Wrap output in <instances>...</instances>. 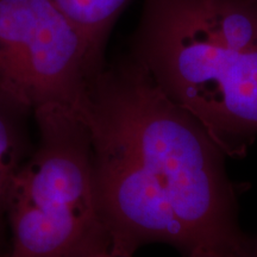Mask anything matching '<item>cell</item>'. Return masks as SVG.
<instances>
[{
    "label": "cell",
    "mask_w": 257,
    "mask_h": 257,
    "mask_svg": "<svg viewBox=\"0 0 257 257\" xmlns=\"http://www.w3.org/2000/svg\"><path fill=\"white\" fill-rule=\"evenodd\" d=\"M82 118L112 251L134 257L150 243L186 257L198 249L242 251L248 237L226 156L130 54L96 75Z\"/></svg>",
    "instance_id": "1"
},
{
    "label": "cell",
    "mask_w": 257,
    "mask_h": 257,
    "mask_svg": "<svg viewBox=\"0 0 257 257\" xmlns=\"http://www.w3.org/2000/svg\"><path fill=\"white\" fill-rule=\"evenodd\" d=\"M131 56L225 156L257 137V49L230 46L186 0H143Z\"/></svg>",
    "instance_id": "2"
},
{
    "label": "cell",
    "mask_w": 257,
    "mask_h": 257,
    "mask_svg": "<svg viewBox=\"0 0 257 257\" xmlns=\"http://www.w3.org/2000/svg\"><path fill=\"white\" fill-rule=\"evenodd\" d=\"M38 144L10 189L5 257H64L111 244L96 194L93 148L80 112L44 106L34 112Z\"/></svg>",
    "instance_id": "3"
},
{
    "label": "cell",
    "mask_w": 257,
    "mask_h": 257,
    "mask_svg": "<svg viewBox=\"0 0 257 257\" xmlns=\"http://www.w3.org/2000/svg\"><path fill=\"white\" fill-rule=\"evenodd\" d=\"M104 66L51 0H0V91L27 110L82 114Z\"/></svg>",
    "instance_id": "4"
},
{
    "label": "cell",
    "mask_w": 257,
    "mask_h": 257,
    "mask_svg": "<svg viewBox=\"0 0 257 257\" xmlns=\"http://www.w3.org/2000/svg\"><path fill=\"white\" fill-rule=\"evenodd\" d=\"M30 111L0 91V250L6 229V207L16 175L30 155L25 118Z\"/></svg>",
    "instance_id": "5"
},
{
    "label": "cell",
    "mask_w": 257,
    "mask_h": 257,
    "mask_svg": "<svg viewBox=\"0 0 257 257\" xmlns=\"http://www.w3.org/2000/svg\"><path fill=\"white\" fill-rule=\"evenodd\" d=\"M87 42L93 56L105 63L110 34L131 0H51Z\"/></svg>",
    "instance_id": "6"
},
{
    "label": "cell",
    "mask_w": 257,
    "mask_h": 257,
    "mask_svg": "<svg viewBox=\"0 0 257 257\" xmlns=\"http://www.w3.org/2000/svg\"><path fill=\"white\" fill-rule=\"evenodd\" d=\"M64 257H128L121 256L113 252L111 250V244H101V245H95L92 248L81 250V251L74 252L72 255Z\"/></svg>",
    "instance_id": "7"
},
{
    "label": "cell",
    "mask_w": 257,
    "mask_h": 257,
    "mask_svg": "<svg viewBox=\"0 0 257 257\" xmlns=\"http://www.w3.org/2000/svg\"><path fill=\"white\" fill-rule=\"evenodd\" d=\"M236 257H257V236L252 239L248 238L243 250Z\"/></svg>",
    "instance_id": "8"
},
{
    "label": "cell",
    "mask_w": 257,
    "mask_h": 257,
    "mask_svg": "<svg viewBox=\"0 0 257 257\" xmlns=\"http://www.w3.org/2000/svg\"><path fill=\"white\" fill-rule=\"evenodd\" d=\"M187 257H231V256L225 255V253H221L219 251H216V250L198 249L189 253Z\"/></svg>",
    "instance_id": "9"
}]
</instances>
